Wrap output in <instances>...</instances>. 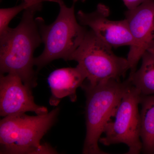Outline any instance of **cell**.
Here are the masks:
<instances>
[{
	"label": "cell",
	"mask_w": 154,
	"mask_h": 154,
	"mask_svg": "<svg viewBox=\"0 0 154 154\" xmlns=\"http://www.w3.org/2000/svg\"><path fill=\"white\" fill-rule=\"evenodd\" d=\"M35 13L25 10L16 28L0 34L1 74L17 75L31 89L37 84L33 54L42 42Z\"/></svg>",
	"instance_id": "6da1fadb"
},
{
	"label": "cell",
	"mask_w": 154,
	"mask_h": 154,
	"mask_svg": "<svg viewBox=\"0 0 154 154\" xmlns=\"http://www.w3.org/2000/svg\"><path fill=\"white\" fill-rule=\"evenodd\" d=\"M60 108L42 115L25 113L5 116L0 122V154H56L41 140L57 120Z\"/></svg>",
	"instance_id": "7a4b0ae2"
},
{
	"label": "cell",
	"mask_w": 154,
	"mask_h": 154,
	"mask_svg": "<svg viewBox=\"0 0 154 154\" xmlns=\"http://www.w3.org/2000/svg\"><path fill=\"white\" fill-rule=\"evenodd\" d=\"M131 85L128 79L123 82L108 80L94 86L83 83L81 87L86 97V135L83 154H108L100 149L98 143L105 125Z\"/></svg>",
	"instance_id": "3957f363"
},
{
	"label": "cell",
	"mask_w": 154,
	"mask_h": 154,
	"mask_svg": "<svg viewBox=\"0 0 154 154\" xmlns=\"http://www.w3.org/2000/svg\"><path fill=\"white\" fill-rule=\"evenodd\" d=\"M59 5L57 18L50 25H46L41 17L35 19L45 45L42 53L34 59L38 71L55 60H70L88 30L87 27L77 21L74 5L70 8L64 3Z\"/></svg>",
	"instance_id": "277c9868"
},
{
	"label": "cell",
	"mask_w": 154,
	"mask_h": 154,
	"mask_svg": "<svg viewBox=\"0 0 154 154\" xmlns=\"http://www.w3.org/2000/svg\"><path fill=\"white\" fill-rule=\"evenodd\" d=\"M70 60L77 62L85 72L88 84L96 85L108 80H120L130 70L127 59L116 55L112 47L88 30Z\"/></svg>",
	"instance_id": "5b68a950"
},
{
	"label": "cell",
	"mask_w": 154,
	"mask_h": 154,
	"mask_svg": "<svg viewBox=\"0 0 154 154\" xmlns=\"http://www.w3.org/2000/svg\"><path fill=\"white\" fill-rule=\"evenodd\" d=\"M141 94L131 85L122 96L104 128L99 142L109 146L124 143L129 150L127 154H139L142 150L140 113L138 105Z\"/></svg>",
	"instance_id": "8992f818"
},
{
	"label": "cell",
	"mask_w": 154,
	"mask_h": 154,
	"mask_svg": "<svg viewBox=\"0 0 154 154\" xmlns=\"http://www.w3.org/2000/svg\"><path fill=\"white\" fill-rule=\"evenodd\" d=\"M125 19L134 40L127 58L131 75L137 70L143 54L154 49V0H148L135 8L128 10Z\"/></svg>",
	"instance_id": "52a82bcc"
},
{
	"label": "cell",
	"mask_w": 154,
	"mask_h": 154,
	"mask_svg": "<svg viewBox=\"0 0 154 154\" xmlns=\"http://www.w3.org/2000/svg\"><path fill=\"white\" fill-rule=\"evenodd\" d=\"M110 12L108 7L99 4L95 11L86 13L80 11L76 17L81 25L91 28L100 40L110 47H131L133 38L126 19L110 20L108 18Z\"/></svg>",
	"instance_id": "ba28073f"
},
{
	"label": "cell",
	"mask_w": 154,
	"mask_h": 154,
	"mask_svg": "<svg viewBox=\"0 0 154 154\" xmlns=\"http://www.w3.org/2000/svg\"><path fill=\"white\" fill-rule=\"evenodd\" d=\"M32 89L26 85L17 75L1 74L0 115L3 117L27 112L36 115L48 113L47 107L34 102Z\"/></svg>",
	"instance_id": "9c48e42d"
},
{
	"label": "cell",
	"mask_w": 154,
	"mask_h": 154,
	"mask_svg": "<svg viewBox=\"0 0 154 154\" xmlns=\"http://www.w3.org/2000/svg\"><path fill=\"white\" fill-rule=\"evenodd\" d=\"M86 75L79 66L75 68H64L53 71L48 78V82L51 91L49 103L57 106L61 99L68 96L71 101L77 100V89L82 87Z\"/></svg>",
	"instance_id": "30bf717a"
},
{
	"label": "cell",
	"mask_w": 154,
	"mask_h": 154,
	"mask_svg": "<svg viewBox=\"0 0 154 154\" xmlns=\"http://www.w3.org/2000/svg\"><path fill=\"white\" fill-rule=\"evenodd\" d=\"M140 104L142 152L154 154V95H141Z\"/></svg>",
	"instance_id": "8fae6325"
},
{
	"label": "cell",
	"mask_w": 154,
	"mask_h": 154,
	"mask_svg": "<svg viewBox=\"0 0 154 154\" xmlns=\"http://www.w3.org/2000/svg\"><path fill=\"white\" fill-rule=\"evenodd\" d=\"M140 68L129 75L128 79L142 95H154V49L149 50L142 57Z\"/></svg>",
	"instance_id": "7c38bea8"
},
{
	"label": "cell",
	"mask_w": 154,
	"mask_h": 154,
	"mask_svg": "<svg viewBox=\"0 0 154 154\" xmlns=\"http://www.w3.org/2000/svg\"><path fill=\"white\" fill-rule=\"evenodd\" d=\"M29 8L28 5L23 2L19 5L8 8L0 10V34L6 31L9 28L8 25L12 19L20 12Z\"/></svg>",
	"instance_id": "4fadbf2b"
},
{
	"label": "cell",
	"mask_w": 154,
	"mask_h": 154,
	"mask_svg": "<svg viewBox=\"0 0 154 154\" xmlns=\"http://www.w3.org/2000/svg\"><path fill=\"white\" fill-rule=\"evenodd\" d=\"M25 2L29 7L28 10H31L36 12L40 11L42 8V3L45 2H54V0H22Z\"/></svg>",
	"instance_id": "5bb4252c"
},
{
	"label": "cell",
	"mask_w": 154,
	"mask_h": 154,
	"mask_svg": "<svg viewBox=\"0 0 154 154\" xmlns=\"http://www.w3.org/2000/svg\"><path fill=\"white\" fill-rule=\"evenodd\" d=\"M128 10H132L148 0H122Z\"/></svg>",
	"instance_id": "9a60e30c"
},
{
	"label": "cell",
	"mask_w": 154,
	"mask_h": 154,
	"mask_svg": "<svg viewBox=\"0 0 154 154\" xmlns=\"http://www.w3.org/2000/svg\"><path fill=\"white\" fill-rule=\"evenodd\" d=\"M54 1H55V2L57 3L59 5L64 3L63 0H54Z\"/></svg>",
	"instance_id": "2e32d148"
},
{
	"label": "cell",
	"mask_w": 154,
	"mask_h": 154,
	"mask_svg": "<svg viewBox=\"0 0 154 154\" xmlns=\"http://www.w3.org/2000/svg\"><path fill=\"white\" fill-rule=\"evenodd\" d=\"M82 1V2H84L85 1V0H73L74 3L77 2H79V1Z\"/></svg>",
	"instance_id": "e0dca14e"
}]
</instances>
